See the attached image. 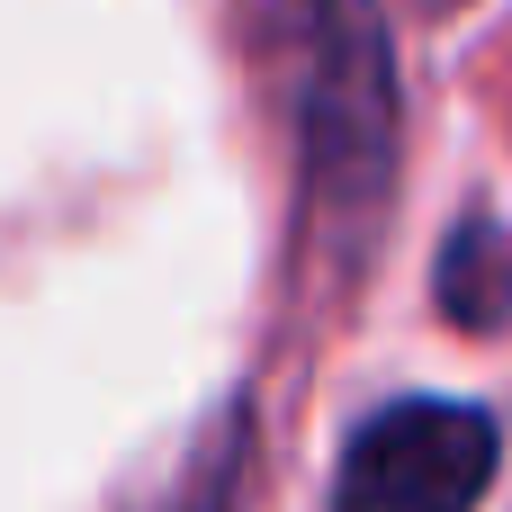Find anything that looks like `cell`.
<instances>
[{
  "label": "cell",
  "mask_w": 512,
  "mask_h": 512,
  "mask_svg": "<svg viewBox=\"0 0 512 512\" xmlns=\"http://www.w3.org/2000/svg\"><path fill=\"white\" fill-rule=\"evenodd\" d=\"M441 306L468 324V333H495L512 315V243L495 216H468L450 243H441Z\"/></svg>",
  "instance_id": "cell-3"
},
{
  "label": "cell",
  "mask_w": 512,
  "mask_h": 512,
  "mask_svg": "<svg viewBox=\"0 0 512 512\" xmlns=\"http://www.w3.org/2000/svg\"><path fill=\"white\" fill-rule=\"evenodd\" d=\"M495 459H504L495 414L450 396H405L351 432L333 512H477L495 486Z\"/></svg>",
  "instance_id": "cell-2"
},
{
  "label": "cell",
  "mask_w": 512,
  "mask_h": 512,
  "mask_svg": "<svg viewBox=\"0 0 512 512\" xmlns=\"http://www.w3.org/2000/svg\"><path fill=\"white\" fill-rule=\"evenodd\" d=\"M297 144L333 225L387 207L396 171V54L369 0H297Z\"/></svg>",
  "instance_id": "cell-1"
}]
</instances>
